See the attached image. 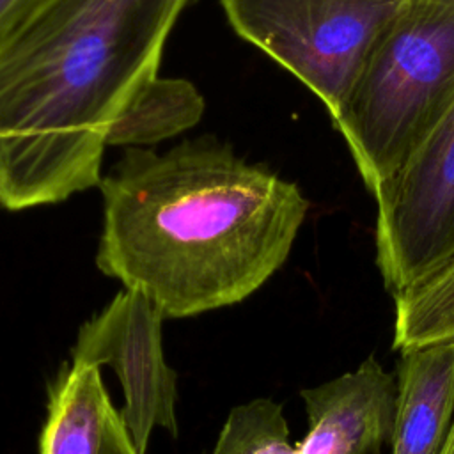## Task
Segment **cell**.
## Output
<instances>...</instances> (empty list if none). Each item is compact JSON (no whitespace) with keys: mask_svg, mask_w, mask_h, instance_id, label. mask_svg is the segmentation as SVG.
Returning a JSON list of instances; mask_svg holds the SVG:
<instances>
[{"mask_svg":"<svg viewBox=\"0 0 454 454\" xmlns=\"http://www.w3.org/2000/svg\"><path fill=\"white\" fill-rule=\"evenodd\" d=\"M99 188L98 268L170 319L255 293L286 262L309 211L294 183L213 137L163 153L128 147Z\"/></svg>","mask_w":454,"mask_h":454,"instance_id":"6da1fadb","label":"cell"},{"mask_svg":"<svg viewBox=\"0 0 454 454\" xmlns=\"http://www.w3.org/2000/svg\"><path fill=\"white\" fill-rule=\"evenodd\" d=\"M195 0H39L0 41V206L99 186L112 122Z\"/></svg>","mask_w":454,"mask_h":454,"instance_id":"7a4b0ae2","label":"cell"},{"mask_svg":"<svg viewBox=\"0 0 454 454\" xmlns=\"http://www.w3.org/2000/svg\"><path fill=\"white\" fill-rule=\"evenodd\" d=\"M454 101V0H408L369 51L333 126L374 193Z\"/></svg>","mask_w":454,"mask_h":454,"instance_id":"3957f363","label":"cell"},{"mask_svg":"<svg viewBox=\"0 0 454 454\" xmlns=\"http://www.w3.org/2000/svg\"><path fill=\"white\" fill-rule=\"evenodd\" d=\"M408 0H220L234 32L337 119L369 51Z\"/></svg>","mask_w":454,"mask_h":454,"instance_id":"277c9868","label":"cell"},{"mask_svg":"<svg viewBox=\"0 0 454 454\" xmlns=\"http://www.w3.org/2000/svg\"><path fill=\"white\" fill-rule=\"evenodd\" d=\"M372 195L376 264L397 296L454 259V101Z\"/></svg>","mask_w":454,"mask_h":454,"instance_id":"5b68a950","label":"cell"},{"mask_svg":"<svg viewBox=\"0 0 454 454\" xmlns=\"http://www.w3.org/2000/svg\"><path fill=\"white\" fill-rule=\"evenodd\" d=\"M163 319L144 291L124 287L80 326L71 348V364L115 371L124 392L119 415L140 454L154 427L177 434V372L165 362Z\"/></svg>","mask_w":454,"mask_h":454,"instance_id":"8992f818","label":"cell"},{"mask_svg":"<svg viewBox=\"0 0 454 454\" xmlns=\"http://www.w3.org/2000/svg\"><path fill=\"white\" fill-rule=\"evenodd\" d=\"M300 397L307 431L296 454H380L392 440L397 378L374 355L351 372L300 390Z\"/></svg>","mask_w":454,"mask_h":454,"instance_id":"52a82bcc","label":"cell"},{"mask_svg":"<svg viewBox=\"0 0 454 454\" xmlns=\"http://www.w3.org/2000/svg\"><path fill=\"white\" fill-rule=\"evenodd\" d=\"M399 353L392 454H440L454 420V339Z\"/></svg>","mask_w":454,"mask_h":454,"instance_id":"ba28073f","label":"cell"},{"mask_svg":"<svg viewBox=\"0 0 454 454\" xmlns=\"http://www.w3.org/2000/svg\"><path fill=\"white\" fill-rule=\"evenodd\" d=\"M110 406L99 367L62 365L48 388L39 454H99Z\"/></svg>","mask_w":454,"mask_h":454,"instance_id":"9c48e42d","label":"cell"},{"mask_svg":"<svg viewBox=\"0 0 454 454\" xmlns=\"http://www.w3.org/2000/svg\"><path fill=\"white\" fill-rule=\"evenodd\" d=\"M206 101L184 78L153 76L112 122L108 147H149L193 128Z\"/></svg>","mask_w":454,"mask_h":454,"instance_id":"30bf717a","label":"cell"},{"mask_svg":"<svg viewBox=\"0 0 454 454\" xmlns=\"http://www.w3.org/2000/svg\"><path fill=\"white\" fill-rule=\"evenodd\" d=\"M394 301V349L454 339V259Z\"/></svg>","mask_w":454,"mask_h":454,"instance_id":"8fae6325","label":"cell"},{"mask_svg":"<svg viewBox=\"0 0 454 454\" xmlns=\"http://www.w3.org/2000/svg\"><path fill=\"white\" fill-rule=\"evenodd\" d=\"M211 454H296L282 404L261 397L234 406Z\"/></svg>","mask_w":454,"mask_h":454,"instance_id":"7c38bea8","label":"cell"},{"mask_svg":"<svg viewBox=\"0 0 454 454\" xmlns=\"http://www.w3.org/2000/svg\"><path fill=\"white\" fill-rule=\"evenodd\" d=\"M99 454H140L114 404L106 415Z\"/></svg>","mask_w":454,"mask_h":454,"instance_id":"4fadbf2b","label":"cell"},{"mask_svg":"<svg viewBox=\"0 0 454 454\" xmlns=\"http://www.w3.org/2000/svg\"><path fill=\"white\" fill-rule=\"evenodd\" d=\"M39 0H0V41Z\"/></svg>","mask_w":454,"mask_h":454,"instance_id":"5bb4252c","label":"cell"},{"mask_svg":"<svg viewBox=\"0 0 454 454\" xmlns=\"http://www.w3.org/2000/svg\"><path fill=\"white\" fill-rule=\"evenodd\" d=\"M440 454H454V420H452V426L449 429V434H447V440L443 443V449Z\"/></svg>","mask_w":454,"mask_h":454,"instance_id":"9a60e30c","label":"cell"}]
</instances>
